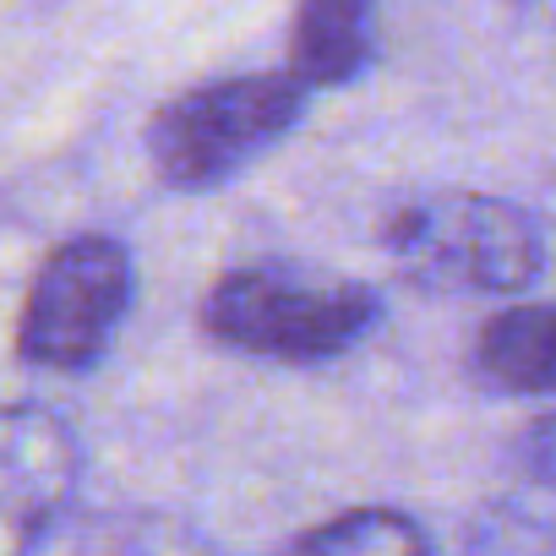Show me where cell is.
<instances>
[{
	"label": "cell",
	"mask_w": 556,
	"mask_h": 556,
	"mask_svg": "<svg viewBox=\"0 0 556 556\" xmlns=\"http://www.w3.org/2000/svg\"><path fill=\"white\" fill-rule=\"evenodd\" d=\"M202 333L218 350L273 366H323L361 350L382 323L388 306L371 285L301 262H251L218 273L202 312Z\"/></svg>",
	"instance_id": "1"
},
{
	"label": "cell",
	"mask_w": 556,
	"mask_h": 556,
	"mask_svg": "<svg viewBox=\"0 0 556 556\" xmlns=\"http://www.w3.org/2000/svg\"><path fill=\"white\" fill-rule=\"evenodd\" d=\"M377 245L420 290L442 295H523L545 273L540 224L491 191H409L382 207Z\"/></svg>",
	"instance_id": "2"
},
{
	"label": "cell",
	"mask_w": 556,
	"mask_h": 556,
	"mask_svg": "<svg viewBox=\"0 0 556 556\" xmlns=\"http://www.w3.org/2000/svg\"><path fill=\"white\" fill-rule=\"evenodd\" d=\"M306 99L312 88L295 72H240L197 83L153 110L148 164L169 191H218L301 126Z\"/></svg>",
	"instance_id": "3"
},
{
	"label": "cell",
	"mask_w": 556,
	"mask_h": 556,
	"mask_svg": "<svg viewBox=\"0 0 556 556\" xmlns=\"http://www.w3.org/2000/svg\"><path fill=\"white\" fill-rule=\"evenodd\" d=\"M137 306V262L115 235H72L34 273L23 317H17V361L34 371H93L121 323Z\"/></svg>",
	"instance_id": "4"
},
{
	"label": "cell",
	"mask_w": 556,
	"mask_h": 556,
	"mask_svg": "<svg viewBox=\"0 0 556 556\" xmlns=\"http://www.w3.org/2000/svg\"><path fill=\"white\" fill-rule=\"evenodd\" d=\"M83 480L72 426L45 404H0V556L45 551Z\"/></svg>",
	"instance_id": "5"
},
{
	"label": "cell",
	"mask_w": 556,
	"mask_h": 556,
	"mask_svg": "<svg viewBox=\"0 0 556 556\" xmlns=\"http://www.w3.org/2000/svg\"><path fill=\"white\" fill-rule=\"evenodd\" d=\"M382 61V0H301L290 17V72L317 88H350Z\"/></svg>",
	"instance_id": "6"
},
{
	"label": "cell",
	"mask_w": 556,
	"mask_h": 556,
	"mask_svg": "<svg viewBox=\"0 0 556 556\" xmlns=\"http://www.w3.org/2000/svg\"><path fill=\"white\" fill-rule=\"evenodd\" d=\"M475 371L496 393L556 399V306L518 301L475 333Z\"/></svg>",
	"instance_id": "7"
},
{
	"label": "cell",
	"mask_w": 556,
	"mask_h": 556,
	"mask_svg": "<svg viewBox=\"0 0 556 556\" xmlns=\"http://www.w3.org/2000/svg\"><path fill=\"white\" fill-rule=\"evenodd\" d=\"M301 556H420L431 551V534L399 513V507H355V513H333L328 523L306 529L290 540Z\"/></svg>",
	"instance_id": "8"
},
{
	"label": "cell",
	"mask_w": 556,
	"mask_h": 556,
	"mask_svg": "<svg viewBox=\"0 0 556 556\" xmlns=\"http://www.w3.org/2000/svg\"><path fill=\"white\" fill-rule=\"evenodd\" d=\"M513 464L545 502H556V409L523 426V437L513 442Z\"/></svg>",
	"instance_id": "9"
},
{
	"label": "cell",
	"mask_w": 556,
	"mask_h": 556,
	"mask_svg": "<svg viewBox=\"0 0 556 556\" xmlns=\"http://www.w3.org/2000/svg\"><path fill=\"white\" fill-rule=\"evenodd\" d=\"M513 12H523V17H534V23H556V0H507Z\"/></svg>",
	"instance_id": "10"
}]
</instances>
